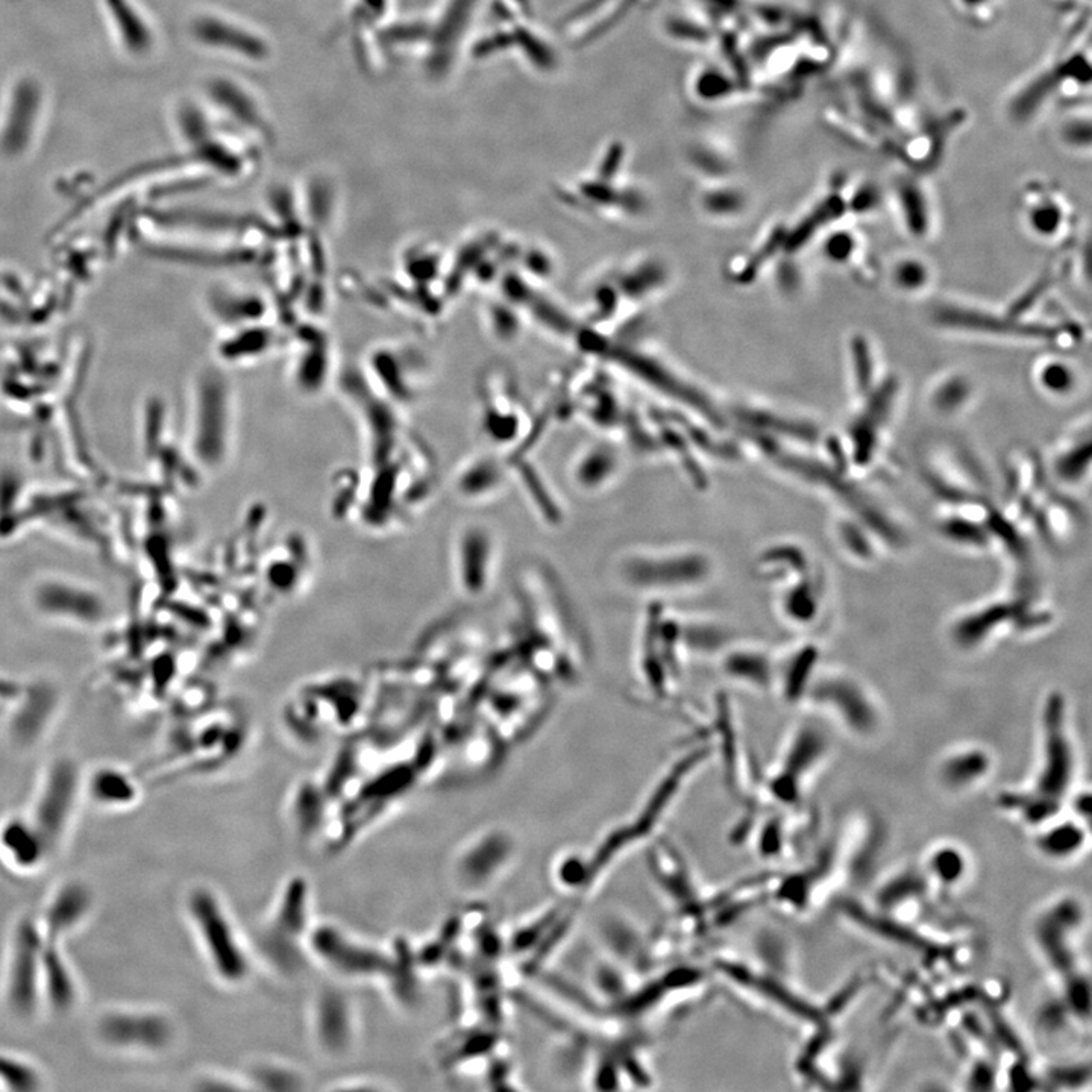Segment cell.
Returning a JSON list of instances; mask_svg holds the SVG:
<instances>
[{"instance_id": "obj_1", "label": "cell", "mask_w": 1092, "mask_h": 1092, "mask_svg": "<svg viewBox=\"0 0 1092 1092\" xmlns=\"http://www.w3.org/2000/svg\"><path fill=\"white\" fill-rule=\"evenodd\" d=\"M614 572L633 592L671 596L706 587L716 575V561L692 545L640 548L622 554Z\"/></svg>"}, {"instance_id": "obj_2", "label": "cell", "mask_w": 1092, "mask_h": 1092, "mask_svg": "<svg viewBox=\"0 0 1092 1092\" xmlns=\"http://www.w3.org/2000/svg\"><path fill=\"white\" fill-rule=\"evenodd\" d=\"M187 910L215 975L226 985L245 982L250 973L249 959L221 899L208 888H195L189 894Z\"/></svg>"}, {"instance_id": "obj_3", "label": "cell", "mask_w": 1092, "mask_h": 1092, "mask_svg": "<svg viewBox=\"0 0 1092 1092\" xmlns=\"http://www.w3.org/2000/svg\"><path fill=\"white\" fill-rule=\"evenodd\" d=\"M43 933L34 918L23 917L13 935L5 997L18 1017H31L41 1000Z\"/></svg>"}, {"instance_id": "obj_4", "label": "cell", "mask_w": 1092, "mask_h": 1092, "mask_svg": "<svg viewBox=\"0 0 1092 1092\" xmlns=\"http://www.w3.org/2000/svg\"><path fill=\"white\" fill-rule=\"evenodd\" d=\"M454 577L464 596L480 598L489 592L497 575L498 540L484 525H466L454 540Z\"/></svg>"}, {"instance_id": "obj_5", "label": "cell", "mask_w": 1092, "mask_h": 1092, "mask_svg": "<svg viewBox=\"0 0 1092 1092\" xmlns=\"http://www.w3.org/2000/svg\"><path fill=\"white\" fill-rule=\"evenodd\" d=\"M99 1038L116 1049L161 1052L169 1047L173 1027L157 1010H113L100 1018Z\"/></svg>"}, {"instance_id": "obj_6", "label": "cell", "mask_w": 1092, "mask_h": 1092, "mask_svg": "<svg viewBox=\"0 0 1092 1092\" xmlns=\"http://www.w3.org/2000/svg\"><path fill=\"white\" fill-rule=\"evenodd\" d=\"M79 775L75 765L58 762L47 774L31 821L46 839L50 848L57 845L67 828L78 796Z\"/></svg>"}, {"instance_id": "obj_7", "label": "cell", "mask_w": 1092, "mask_h": 1092, "mask_svg": "<svg viewBox=\"0 0 1092 1092\" xmlns=\"http://www.w3.org/2000/svg\"><path fill=\"white\" fill-rule=\"evenodd\" d=\"M93 906V894L86 883L70 880L57 889L44 910L39 928L44 939L61 943L86 920Z\"/></svg>"}, {"instance_id": "obj_8", "label": "cell", "mask_w": 1092, "mask_h": 1092, "mask_svg": "<svg viewBox=\"0 0 1092 1092\" xmlns=\"http://www.w3.org/2000/svg\"><path fill=\"white\" fill-rule=\"evenodd\" d=\"M41 999L57 1014L72 1010L78 1000L75 975L68 965L60 943L47 941L43 936L41 953Z\"/></svg>"}, {"instance_id": "obj_9", "label": "cell", "mask_w": 1092, "mask_h": 1092, "mask_svg": "<svg viewBox=\"0 0 1092 1092\" xmlns=\"http://www.w3.org/2000/svg\"><path fill=\"white\" fill-rule=\"evenodd\" d=\"M0 849L17 868L33 870L49 853V844L31 819L12 818L0 827Z\"/></svg>"}, {"instance_id": "obj_10", "label": "cell", "mask_w": 1092, "mask_h": 1092, "mask_svg": "<svg viewBox=\"0 0 1092 1092\" xmlns=\"http://www.w3.org/2000/svg\"><path fill=\"white\" fill-rule=\"evenodd\" d=\"M721 672L732 682L767 688L771 682V663L767 654L753 648H732L721 657Z\"/></svg>"}, {"instance_id": "obj_11", "label": "cell", "mask_w": 1092, "mask_h": 1092, "mask_svg": "<svg viewBox=\"0 0 1092 1092\" xmlns=\"http://www.w3.org/2000/svg\"><path fill=\"white\" fill-rule=\"evenodd\" d=\"M1081 822H1046L1039 825V835L1036 845L1039 851L1053 861H1068L1075 857L1083 848L1086 835L1083 833Z\"/></svg>"}, {"instance_id": "obj_12", "label": "cell", "mask_w": 1092, "mask_h": 1092, "mask_svg": "<svg viewBox=\"0 0 1092 1092\" xmlns=\"http://www.w3.org/2000/svg\"><path fill=\"white\" fill-rule=\"evenodd\" d=\"M894 392H896V386L893 382L885 384L882 389L878 390L875 400H872L871 403L868 405L864 416L854 425L853 436L859 460H867L868 455L871 453L872 443L875 442L878 429L885 421L889 407L893 403Z\"/></svg>"}, {"instance_id": "obj_13", "label": "cell", "mask_w": 1092, "mask_h": 1092, "mask_svg": "<svg viewBox=\"0 0 1092 1092\" xmlns=\"http://www.w3.org/2000/svg\"><path fill=\"white\" fill-rule=\"evenodd\" d=\"M939 319L947 325L968 326V328L982 329V331L1021 334V336H1054L1053 329L1046 328V326L1021 325V324L999 321V319L989 318V316L975 315L973 311L956 310V308L954 310L946 308L939 315Z\"/></svg>"}, {"instance_id": "obj_14", "label": "cell", "mask_w": 1092, "mask_h": 1092, "mask_svg": "<svg viewBox=\"0 0 1092 1092\" xmlns=\"http://www.w3.org/2000/svg\"><path fill=\"white\" fill-rule=\"evenodd\" d=\"M90 791L96 803L110 807H123L134 803L137 788L134 780L116 769H102L94 774Z\"/></svg>"}, {"instance_id": "obj_15", "label": "cell", "mask_w": 1092, "mask_h": 1092, "mask_svg": "<svg viewBox=\"0 0 1092 1092\" xmlns=\"http://www.w3.org/2000/svg\"><path fill=\"white\" fill-rule=\"evenodd\" d=\"M1091 104L1068 107L1067 113L1057 126L1060 143L1073 150H1089L1091 149Z\"/></svg>"}, {"instance_id": "obj_16", "label": "cell", "mask_w": 1092, "mask_h": 1092, "mask_svg": "<svg viewBox=\"0 0 1092 1092\" xmlns=\"http://www.w3.org/2000/svg\"><path fill=\"white\" fill-rule=\"evenodd\" d=\"M39 1071L28 1060L0 1052V1085L10 1091H37L41 1086Z\"/></svg>"}, {"instance_id": "obj_17", "label": "cell", "mask_w": 1092, "mask_h": 1092, "mask_svg": "<svg viewBox=\"0 0 1092 1092\" xmlns=\"http://www.w3.org/2000/svg\"><path fill=\"white\" fill-rule=\"evenodd\" d=\"M986 757L982 753L957 754L946 762L943 767V780L951 788H968L985 774Z\"/></svg>"}, {"instance_id": "obj_18", "label": "cell", "mask_w": 1092, "mask_h": 1092, "mask_svg": "<svg viewBox=\"0 0 1092 1092\" xmlns=\"http://www.w3.org/2000/svg\"><path fill=\"white\" fill-rule=\"evenodd\" d=\"M965 859L953 846L933 849L928 857V872L941 885L953 886L965 875Z\"/></svg>"}, {"instance_id": "obj_19", "label": "cell", "mask_w": 1092, "mask_h": 1092, "mask_svg": "<svg viewBox=\"0 0 1092 1092\" xmlns=\"http://www.w3.org/2000/svg\"><path fill=\"white\" fill-rule=\"evenodd\" d=\"M954 12L973 26L993 25L1003 12L1006 0H949Z\"/></svg>"}, {"instance_id": "obj_20", "label": "cell", "mask_w": 1092, "mask_h": 1092, "mask_svg": "<svg viewBox=\"0 0 1092 1092\" xmlns=\"http://www.w3.org/2000/svg\"><path fill=\"white\" fill-rule=\"evenodd\" d=\"M844 208H845V204H844V200L841 199V196H830L828 199H825L824 202L818 205L817 210L804 221L803 225H800V228L796 229L795 234H793V239H791V243H788V247H793V249L800 247L801 245H804V242H806L812 234H815L818 229L821 228L822 225L828 223V221H832L836 216L843 215Z\"/></svg>"}, {"instance_id": "obj_21", "label": "cell", "mask_w": 1092, "mask_h": 1092, "mask_svg": "<svg viewBox=\"0 0 1092 1092\" xmlns=\"http://www.w3.org/2000/svg\"><path fill=\"white\" fill-rule=\"evenodd\" d=\"M897 194L899 195L910 228L918 234H923L927 226V210L922 190L914 181L904 179L897 187Z\"/></svg>"}, {"instance_id": "obj_22", "label": "cell", "mask_w": 1092, "mask_h": 1092, "mask_svg": "<svg viewBox=\"0 0 1092 1092\" xmlns=\"http://www.w3.org/2000/svg\"><path fill=\"white\" fill-rule=\"evenodd\" d=\"M613 458L606 454H593L577 469V481L587 490L598 489L613 472Z\"/></svg>"}, {"instance_id": "obj_23", "label": "cell", "mask_w": 1092, "mask_h": 1092, "mask_svg": "<svg viewBox=\"0 0 1092 1092\" xmlns=\"http://www.w3.org/2000/svg\"><path fill=\"white\" fill-rule=\"evenodd\" d=\"M1031 221L1033 225L1041 232L1053 231L1057 228L1060 221V211L1057 205L1053 202H1046V204L1038 205V207L1031 213Z\"/></svg>"}, {"instance_id": "obj_24", "label": "cell", "mask_w": 1092, "mask_h": 1092, "mask_svg": "<svg viewBox=\"0 0 1092 1092\" xmlns=\"http://www.w3.org/2000/svg\"><path fill=\"white\" fill-rule=\"evenodd\" d=\"M854 360H856V374L857 381L862 389L867 390L871 381V360H870V352H868L865 343L857 340L854 345Z\"/></svg>"}, {"instance_id": "obj_25", "label": "cell", "mask_w": 1092, "mask_h": 1092, "mask_svg": "<svg viewBox=\"0 0 1092 1092\" xmlns=\"http://www.w3.org/2000/svg\"><path fill=\"white\" fill-rule=\"evenodd\" d=\"M897 278L904 287H918L924 282V269L915 263H906L898 269Z\"/></svg>"}, {"instance_id": "obj_26", "label": "cell", "mask_w": 1092, "mask_h": 1092, "mask_svg": "<svg viewBox=\"0 0 1092 1092\" xmlns=\"http://www.w3.org/2000/svg\"><path fill=\"white\" fill-rule=\"evenodd\" d=\"M1044 381L1052 390H1067V387L1070 386L1071 377L1067 369L1062 368V366H1052V368L1047 369Z\"/></svg>"}, {"instance_id": "obj_27", "label": "cell", "mask_w": 1092, "mask_h": 1092, "mask_svg": "<svg viewBox=\"0 0 1092 1092\" xmlns=\"http://www.w3.org/2000/svg\"><path fill=\"white\" fill-rule=\"evenodd\" d=\"M1085 451H1088V447H1086L1085 450H1076L1075 453L1070 454V455H1067V457L1062 460L1060 471H1062V475H1065L1067 479L1078 477L1079 472H1081V466L1088 461V458L1081 460V454L1085 453Z\"/></svg>"}, {"instance_id": "obj_28", "label": "cell", "mask_w": 1092, "mask_h": 1092, "mask_svg": "<svg viewBox=\"0 0 1092 1092\" xmlns=\"http://www.w3.org/2000/svg\"><path fill=\"white\" fill-rule=\"evenodd\" d=\"M851 250V240L846 236H836L828 245V252L836 260H843Z\"/></svg>"}]
</instances>
